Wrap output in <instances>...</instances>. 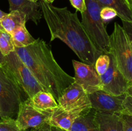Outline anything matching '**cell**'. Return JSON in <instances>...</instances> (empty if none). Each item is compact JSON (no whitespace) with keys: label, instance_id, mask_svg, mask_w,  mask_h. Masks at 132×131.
Wrapping results in <instances>:
<instances>
[{"label":"cell","instance_id":"1","mask_svg":"<svg viewBox=\"0 0 132 131\" xmlns=\"http://www.w3.org/2000/svg\"><path fill=\"white\" fill-rule=\"evenodd\" d=\"M39 5L50 31V41L60 39L81 62L94 66L98 57L103 53L94 47L77 12H71L67 7H57L43 0H40Z\"/></svg>","mask_w":132,"mask_h":131},{"label":"cell","instance_id":"2","mask_svg":"<svg viewBox=\"0 0 132 131\" xmlns=\"http://www.w3.org/2000/svg\"><path fill=\"white\" fill-rule=\"evenodd\" d=\"M15 51L28 67L37 82L55 100L74 82V78L61 68L46 42L39 38L30 46L15 48Z\"/></svg>","mask_w":132,"mask_h":131},{"label":"cell","instance_id":"3","mask_svg":"<svg viewBox=\"0 0 132 131\" xmlns=\"http://www.w3.org/2000/svg\"><path fill=\"white\" fill-rule=\"evenodd\" d=\"M85 1L86 10L81 13V23L94 47L101 53L108 54L110 40L104 21L101 17L102 7L95 0Z\"/></svg>","mask_w":132,"mask_h":131},{"label":"cell","instance_id":"4","mask_svg":"<svg viewBox=\"0 0 132 131\" xmlns=\"http://www.w3.org/2000/svg\"><path fill=\"white\" fill-rule=\"evenodd\" d=\"M1 68L17 83L28 98H32L39 91H46L37 82L15 51L5 57V63Z\"/></svg>","mask_w":132,"mask_h":131},{"label":"cell","instance_id":"5","mask_svg":"<svg viewBox=\"0 0 132 131\" xmlns=\"http://www.w3.org/2000/svg\"><path fill=\"white\" fill-rule=\"evenodd\" d=\"M110 50L119 70L129 82H132V44L123 27L119 23L114 24L110 35Z\"/></svg>","mask_w":132,"mask_h":131},{"label":"cell","instance_id":"6","mask_svg":"<svg viewBox=\"0 0 132 131\" xmlns=\"http://www.w3.org/2000/svg\"><path fill=\"white\" fill-rule=\"evenodd\" d=\"M28 98L21 89L0 68V118L16 119L21 105Z\"/></svg>","mask_w":132,"mask_h":131},{"label":"cell","instance_id":"7","mask_svg":"<svg viewBox=\"0 0 132 131\" xmlns=\"http://www.w3.org/2000/svg\"><path fill=\"white\" fill-rule=\"evenodd\" d=\"M57 102L64 110L82 114L88 113L92 109L88 95L75 82L64 89Z\"/></svg>","mask_w":132,"mask_h":131},{"label":"cell","instance_id":"8","mask_svg":"<svg viewBox=\"0 0 132 131\" xmlns=\"http://www.w3.org/2000/svg\"><path fill=\"white\" fill-rule=\"evenodd\" d=\"M52 113V110H41L35 108L28 98L21 105L15 121L21 129L27 130L49 123Z\"/></svg>","mask_w":132,"mask_h":131},{"label":"cell","instance_id":"9","mask_svg":"<svg viewBox=\"0 0 132 131\" xmlns=\"http://www.w3.org/2000/svg\"><path fill=\"white\" fill-rule=\"evenodd\" d=\"M108 55L110 59V66L105 73L100 76L101 90L115 96L126 95L130 82L119 70L113 56L110 53Z\"/></svg>","mask_w":132,"mask_h":131},{"label":"cell","instance_id":"10","mask_svg":"<svg viewBox=\"0 0 132 131\" xmlns=\"http://www.w3.org/2000/svg\"><path fill=\"white\" fill-rule=\"evenodd\" d=\"M74 69V82L84 89L86 93H92L101 89V80L94 65L77 60H72Z\"/></svg>","mask_w":132,"mask_h":131},{"label":"cell","instance_id":"11","mask_svg":"<svg viewBox=\"0 0 132 131\" xmlns=\"http://www.w3.org/2000/svg\"><path fill=\"white\" fill-rule=\"evenodd\" d=\"M125 95L115 96L103 90L88 94L92 108L96 111L109 114H121L123 110Z\"/></svg>","mask_w":132,"mask_h":131},{"label":"cell","instance_id":"12","mask_svg":"<svg viewBox=\"0 0 132 131\" xmlns=\"http://www.w3.org/2000/svg\"><path fill=\"white\" fill-rule=\"evenodd\" d=\"M10 12L18 10L26 15L27 21H32L37 24L42 17V12L37 3L30 2L28 0H8Z\"/></svg>","mask_w":132,"mask_h":131},{"label":"cell","instance_id":"13","mask_svg":"<svg viewBox=\"0 0 132 131\" xmlns=\"http://www.w3.org/2000/svg\"><path fill=\"white\" fill-rule=\"evenodd\" d=\"M82 113L72 112L62 109L58 105L52 110L49 123L52 127H55L66 131H70L73 122L82 115Z\"/></svg>","mask_w":132,"mask_h":131},{"label":"cell","instance_id":"14","mask_svg":"<svg viewBox=\"0 0 132 131\" xmlns=\"http://www.w3.org/2000/svg\"><path fill=\"white\" fill-rule=\"evenodd\" d=\"M95 120L99 131H123L121 114H109L96 111Z\"/></svg>","mask_w":132,"mask_h":131},{"label":"cell","instance_id":"15","mask_svg":"<svg viewBox=\"0 0 132 131\" xmlns=\"http://www.w3.org/2000/svg\"><path fill=\"white\" fill-rule=\"evenodd\" d=\"M103 7H110L117 13V16L125 21H132V9L126 0H95Z\"/></svg>","mask_w":132,"mask_h":131},{"label":"cell","instance_id":"16","mask_svg":"<svg viewBox=\"0 0 132 131\" xmlns=\"http://www.w3.org/2000/svg\"><path fill=\"white\" fill-rule=\"evenodd\" d=\"M27 17L24 14L18 10L11 11L5 14L0 20L1 28L6 32L11 34L16 28L25 24Z\"/></svg>","mask_w":132,"mask_h":131},{"label":"cell","instance_id":"17","mask_svg":"<svg viewBox=\"0 0 132 131\" xmlns=\"http://www.w3.org/2000/svg\"><path fill=\"white\" fill-rule=\"evenodd\" d=\"M28 100L35 108L41 110H53L58 107L55 98L48 91H39Z\"/></svg>","mask_w":132,"mask_h":131},{"label":"cell","instance_id":"18","mask_svg":"<svg viewBox=\"0 0 132 131\" xmlns=\"http://www.w3.org/2000/svg\"><path fill=\"white\" fill-rule=\"evenodd\" d=\"M95 112L92 108L88 113L79 116L73 122L70 131H99L95 120Z\"/></svg>","mask_w":132,"mask_h":131},{"label":"cell","instance_id":"19","mask_svg":"<svg viewBox=\"0 0 132 131\" xmlns=\"http://www.w3.org/2000/svg\"><path fill=\"white\" fill-rule=\"evenodd\" d=\"M10 35L15 48L27 47L33 44L36 40L27 30L25 24L18 27Z\"/></svg>","mask_w":132,"mask_h":131},{"label":"cell","instance_id":"20","mask_svg":"<svg viewBox=\"0 0 132 131\" xmlns=\"http://www.w3.org/2000/svg\"><path fill=\"white\" fill-rule=\"evenodd\" d=\"M15 46L13 44L11 35L0 30V52L4 57L15 51Z\"/></svg>","mask_w":132,"mask_h":131},{"label":"cell","instance_id":"21","mask_svg":"<svg viewBox=\"0 0 132 131\" xmlns=\"http://www.w3.org/2000/svg\"><path fill=\"white\" fill-rule=\"evenodd\" d=\"M110 62V59L108 54L103 53L98 57L94 64V67L99 76L103 75L105 73L109 67Z\"/></svg>","mask_w":132,"mask_h":131},{"label":"cell","instance_id":"22","mask_svg":"<svg viewBox=\"0 0 132 131\" xmlns=\"http://www.w3.org/2000/svg\"><path fill=\"white\" fill-rule=\"evenodd\" d=\"M0 131H27L18 127L15 119L5 118L0 119Z\"/></svg>","mask_w":132,"mask_h":131},{"label":"cell","instance_id":"23","mask_svg":"<svg viewBox=\"0 0 132 131\" xmlns=\"http://www.w3.org/2000/svg\"><path fill=\"white\" fill-rule=\"evenodd\" d=\"M101 17L104 22L108 21L117 16V13L113 8L110 7H103L101 10Z\"/></svg>","mask_w":132,"mask_h":131},{"label":"cell","instance_id":"24","mask_svg":"<svg viewBox=\"0 0 132 131\" xmlns=\"http://www.w3.org/2000/svg\"><path fill=\"white\" fill-rule=\"evenodd\" d=\"M123 110L122 113L124 114H128L132 116V96L126 94L125 100L123 101Z\"/></svg>","mask_w":132,"mask_h":131},{"label":"cell","instance_id":"25","mask_svg":"<svg viewBox=\"0 0 132 131\" xmlns=\"http://www.w3.org/2000/svg\"><path fill=\"white\" fill-rule=\"evenodd\" d=\"M122 117L123 131H132V116L121 113Z\"/></svg>","mask_w":132,"mask_h":131},{"label":"cell","instance_id":"26","mask_svg":"<svg viewBox=\"0 0 132 131\" xmlns=\"http://www.w3.org/2000/svg\"><path fill=\"white\" fill-rule=\"evenodd\" d=\"M71 5L76 10L81 13L84 12L86 10V5L85 0H70Z\"/></svg>","mask_w":132,"mask_h":131},{"label":"cell","instance_id":"27","mask_svg":"<svg viewBox=\"0 0 132 131\" xmlns=\"http://www.w3.org/2000/svg\"><path fill=\"white\" fill-rule=\"evenodd\" d=\"M122 27L125 30V32L127 34L129 39L132 44V21H122Z\"/></svg>","mask_w":132,"mask_h":131},{"label":"cell","instance_id":"28","mask_svg":"<svg viewBox=\"0 0 132 131\" xmlns=\"http://www.w3.org/2000/svg\"><path fill=\"white\" fill-rule=\"evenodd\" d=\"M30 131H52V126L49 123H46L37 128H31Z\"/></svg>","mask_w":132,"mask_h":131},{"label":"cell","instance_id":"29","mask_svg":"<svg viewBox=\"0 0 132 131\" xmlns=\"http://www.w3.org/2000/svg\"><path fill=\"white\" fill-rule=\"evenodd\" d=\"M5 63V57H4L3 55L1 54V53L0 52V68L3 66Z\"/></svg>","mask_w":132,"mask_h":131},{"label":"cell","instance_id":"30","mask_svg":"<svg viewBox=\"0 0 132 131\" xmlns=\"http://www.w3.org/2000/svg\"><path fill=\"white\" fill-rule=\"evenodd\" d=\"M126 94H128V95H130V96H132V82H129L128 88L127 93Z\"/></svg>","mask_w":132,"mask_h":131},{"label":"cell","instance_id":"31","mask_svg":"<svg viewBox=\"0 0 132 131\" xmlns=\"http://www.w3.org/2000/svg\"><path fill=\"white\" fill-rule=\"evenodd\" d=\"M52 131H66L64 130L61 129V128H57L55 127H52Z\"/></svg>","mask_w":132,"mask_h":131},{"label":"cell","instance_id":"32","mask_svg":"<svg viewBox=\"0 0 132 131\" xmlns=\"http://www.w3.org/2000/svg\"><path fill=\"white\" fill-rule=\"evenodd\" d=\"M5 14H6V13L4 12H3L2 10H0V20H1V17H2L4 15H5ZM0 30H3V29H2V28H1V24H0Z\"/></svg>","mask_w":132,"mask_h":131},{"label":"cell","instance_id":"33","mask_svg":"<svg viewBox=\"0 0 132 131\" xmlns=\"http://www.w3.org/2000/svg\"><path fill=\"white\" fill-rule=\"evenodd\" d=\"M126 1H127V3H128V5H130V6L132 9V0H126Z\"/></svg>","mask_w":132,"mask_h":131},{"label":"cell","instance_id":"34","mask_svg":"<svg viewBox=\"0 0 132 131\" xmlns=\"http://www.w3.org/2000/svg\"><path fill=\"white\" fill-rule=\"evenodd\" d=\"M43 1H45V2L48 3H52L54 0H43Z\"/></svg>","mask_w":132,"mask_h":131},{"label":"cell","instance_id":"35","mask_svg":"<svg viewBox=\"0 0 132 131\" xmlns=\"http://www.w3.org/2000/svg\"><path fill=\"white\" fill-rule=\"evenodd\" d=\"M28 1H30V2H33V3H37L38 1H40V0H28Z\"/></svg>","mask_w":132,"mask_h":131}]
</instances>
